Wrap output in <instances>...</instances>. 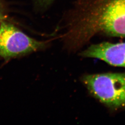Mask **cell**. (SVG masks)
Returning <instances> with one entry per match:
<instances>
[{
    "instance_id": "1",
    "label": "cell",
    "mask_w": 125,
    "mask_h": 125,
    "mask_svg": "<svg viewBox=\"0 0 125 125\" xmlns=\"http://www.w3.org/2000/svg\"><path fill=\"white\" fill-rule=\"evenodd\" d=\"M66 25L63 40L69 51L97 35L125 38V0H76Z\"/></svg>"
},
{
    "instance_id": "2",
    "label": "cell",
    "mask_w": 125,
    "mask_h": 125,
    "mask_svg": "<svg viewBox=\"0 0 125 125\" xmlns=\"http://www.w3.org/2000/svg\"><path fill=\"white\" fill-rule=\"evenodd\" d=\"M82 81L91 94L108 107L125 108V73L87 75Z\"/></svg>"
},
{
    "instance_id": "3",
    "label": "cell",
    "mask_w": 125,
    "mask_h": 125,
    "mask_svg": "<svg viewBox=\"0 0 125 125\" xmlns=\"http://www.w3.org/2000/svg\"><path fill=\"white\" fill-rule=\"evenodd\" d=\"M45 42L27 36L9 23L0 26V57L6 60L36 51L45 47Z\"/></svg>"
},
{
    "instance_id": "4",
    "label": "cell",
    "mask_w": 125,
    "mask_h": 125,
    "mask_svg": "<svg viewBox=\"0 0 125 125\" xmlns=\"http://www.w3.org/2000/svg\"><path fill=\"white\" fill-rule=\"evenodd\" d=\"M80 55L99 59L114 66L125 67V43L103 42L91 45Z\"/></svg>"
},
{
    "instance_id": "5",
    "label": "cell",
    "mask_w": 125,
    "mask_h": 125,
    "mask_svg": "<svg viewBox=\"0 0 125 125\" xmlns=\"http://www.w3.org/2000/svg\"><path fill=\"white\" fill-rule=\"evenodd\" d=\"M4 18V9L1 0H0V19L3 20Z\"/></svg>"
},
{
    "instance_id": "6",
    "label": "cell",
    "mask_w": 125,
    "mask_h": 125,
    "mask_svg": "<svg viewBox=\"0 0 125 125\" xmlns=\"http://www.w3.org/2000/svg\"><path fill=\"white\" fill-rule=\"evenodd\" d=\"M53 0H38L39 3L43 6H47L50 4Z\"/></svg>"
},
{
    "instance_id": "7",
    "label": "cell",
    "mask_w": 125,
    "mask_h": 125,
    "mask_svg": "<svg viewBox=\"0 0 125 125\" xmlns=\"http://www.w3.org/2000/svg\"><path fill=\"white\" fill-rule=\"evenodd\" d=\"M2 21H3V20L0 19V25H1V23L2 22Z\"/></svg>"
}]
</instances>
